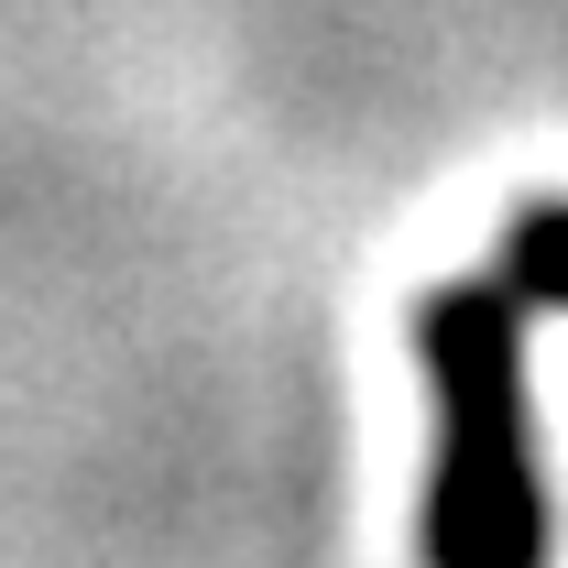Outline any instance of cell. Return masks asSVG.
<instances>
[{"label": "cell", "mask_w": 568, "mask_h": 568, "mask_svg": "<svg viewBox=\"0 0 568 568\" xmlns=\"http://www.w3.org/2000/svg\"><path fill=\"white\" fill-rule=\"evenodd\" d=\"M493 274L525 295V306H547V317H568V197H536V209L503 219L493 241Z\"/></svg>", "instance_id": "cell-2"}, {"label": "cell", "mask_w": 568, "mask_h": 568, "mask_svg": "<svg viewBox=\"0 0 568 568\" xmlns=\"http://www.w3.org/2000/svg\"><path fill=\"white\" fill-rule=\"evenodd\" d=\"M416 361L437 394V470H426V568H547V459L525 405V295L503 274L437 284L416 306Z\"/></svg>", "instance_id": "cell-1"}]
</instances>
